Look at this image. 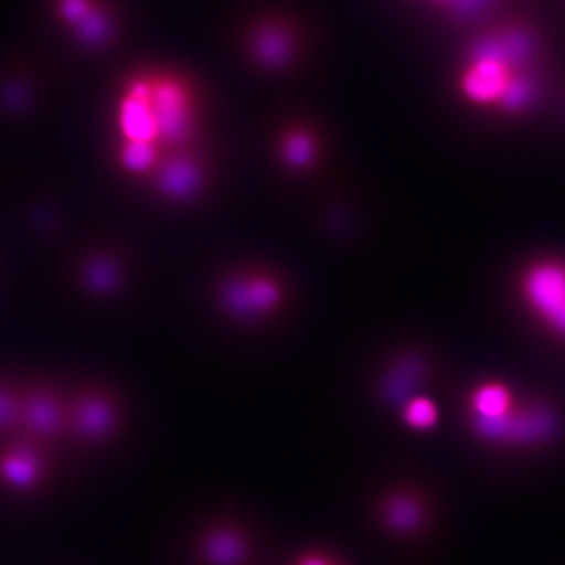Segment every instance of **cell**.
Instances as JSON below:
<instances>
[{
	"label": "cell",
	"mask_w": 565,
	"mask_h": 565,
	"mask_svg": "<svg viewBox=\"0 0 565 565\" xmlns=\"http://www.w3.org/2000/svg\"><path fill=\"white\" fill-rule=\"evenodd\" d=\"M539 39L524 21L487 28L471 42L456 73L459 100L499 116H524L541 95Z\"/></svg>",
	"instance_id": "7a4b0ae2"
},
{
	"label": "cell",
	"mask_w": 565,
	"mask_h": 565,
	"mask_svg": "<svg viewBox=\"0 0 565 565\" xmlns=\"http://www.w3.org/2000/svg\"><path fill=\"white\" fill-rule=\"evenodd\" d=\"M521 294L532 312L565 338V264L541 260L527 267L522 275Z\"/></svg>",
	"instance_id": "8992f818"
},
{
	"label": "cell",
	"mask_w": 565,
	"mask_h": 565,
	"mask_svg": "<svg viewBox=\"0 0 565 565\" xmlns=\"http://www.w3.org/2000/svg\"><path fill=\"white\" fill-rule=\"evenodd\" d=\"M203 550L204 555L214 565H237L245 554L243 540L230 530H218L210 534Z\"/></svg>",
	"instance_id": "7c38bea8"
},
{
	"label": "cell",
	"mask_w": 565,
	"mask_h": 565,
	"mask_svg": "<svg viewBox=\"0 0 565 565\" xmlns=\"http://www.w3.org/2000/svg\"><path fill=\"white\" fill-rule=\"evenodd\" d=\"M71 424L77 435L86 440H100L115 423L111 408L100 399H87L74 409Z\"/></svg>",
	"instance_id": "30bf717a"
},
{
	"label": "cell",
	"mask_w": 565,
	"mask_h": 565,
	"mask_svg": "<svg viewBox=\"0 0 565 565\" xmlns=\"http://www.w3.org/2000/svg\"><path fill=\"white\" fill-rule=\"evenodd\" d=\"M239 58L254 73L289 77L301 73L310 52L308 26L298 12L279 4L247 11L233 31Z\"/></svg>",
	"instance_id": "3957f363"
},
{
	"label": "cell",
	"mask_w": 565,
	"mask_h": 565,
	"mask_svg": "<svg viewBox=\"0 0 565 565\" xmlns=\"http://www.w3.org/2000/svg\"><path fill=\"white\" fill-rule=\"evenodd\" d=\"M53 478V447L15 435L0 440V491L30 498Z\"/></svg>",
	"instance_id": "5b68a950"
},
{
	"label": "cell",
	"mask_w": 565,
	"mask_h": 565,
	"mask_svg": "<svg viewBox=\"0 0 565 565\" xmlns=\"http://www.w3.org/2000/svg\"><path fill=\"white\" fill-rule=\"evenodd\" d=\"M299 565H337V564L327 559V557L313 555V556L306 557V559H303Z\"/></svg>",
	"instance_id": "9a60e30c"
},
{
	"label": "cell",
	"mask_w": 565,
	"mask_h": 565,
	"mask_svg": "<svg viewBox=\"0 0 565 565\" xmlns=\"http://www.w3.org/2000/svg\"><path fill=\"white\" fill-rule=\"evenodd\" d=\"M374 515L381 530L393 541L418 543L434 527L435 507L429 492L408 480L388 483L379 494Z\"/></svg>",
	"instance_id": "277c9868"
},
{
	"label": "cell",
	"mask_w": 565,
	"mask_h": 565,
	"mask_svg": "<svg viewBox=\"0 0 565 565\" xmlns=\"http://www.w3.org/2000/svg\"><path fill=\"white\" fill-rule=\"evenodd\" d=\"M21 401L23 398L17 394L0 388V435L3 439L19 433Z\"/></svg>",
	"instance_id": "5bb4252c"
},
{
	"label": "cell",
	"mask_w": 565,
	"mask_h": 565,
	"mask_svg": "<svg viewBox=\"0 0 565 565\" xmlns=\"http://www.w3.org/2000/svg\"><path fill=\"white\" fill-rule=\"evenodd\" d=\"M401 418L407 429L427 434L439 426L440 408L434 399L426 395H416V397L406 399L401 409Z\"/></svg>",
	"instance_id": "8fae6325"
},
{
	"label": "cell",
	"mask_w": 565,
	"mask_h": 565,
	"mask_svg": "<svg viewBox=\"0 0 565 565\" xmlns=\"http://www.w3.org/2000/svg\"><path fill=\"white\" fill-rule=\"evenodd\" d=\"M61 11L67 23L89 46H106L115 42L121 31V17L115 7L104 0H62Z\"/></svg>",
	"instance_id": "52a82bcc"
},
{
	"label": "cell",
	"mask_w": 565,
	"mask_h": 565,
	"mask_svg": "<svg viewBox=\"0 0 565 565\" xmlns=\"http://www.w3.org/2000/svg\"><path fill=\"white\" fill-rule=\"evenodd\" d=\"M280 125L279 145L282 157L294 167H307L317 154V131L301 115H292Z\"/></svg>",
	"instance_id": "9c48e42d"
},
{
	"label": "cell",
	"mask_w": 565,
	"mask_h": 565,
	"mask_svg": "<svg viewBox=\"0 0 565 565\" xmlns=\"http://www.w3.org/2000/svg\"><path fill=\"white\" fill-rule=\"evenodd\" d=\"M67 415L61 402L49 393H34L21 401L18 435L53 447L65 430ZM15 436V435H13Z\"/></svg>",
	"instance_id": "ba28073f"
},
{
	"label": "cell",
	"mask_w": 565,
	"mask_h": 565,
	"mask_svg": "<svg viewBox=\"0 0 565 565\" xmlns=\"http://www.w3.org/2000/svg\"><path fill=\"white\" fill-rule=\"evenodd\" d=\"M456 20H469L489 9L493 0H424Z\"/></svg>",
	"instance_id": "4fadbf2b"
},
{
	"label": "cell",
	"mask_w": 565,
	"mask_h": 565,
	"mask_svg": "<svg viewBox=\"0 0 565 565\" xmlns=\"http://www.w3.org/2000/svg\"><path fill=\"white\" fill-rule=\"evenodd\" d=\"M214 109L200 77L177 63H137L111 104L119 160L127 171L151 169L162 152L183 150L209 129Z\"/></svg>",
	"instance_id": "6da1fadb"
}]
</instances>
